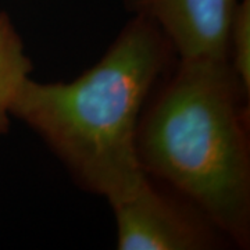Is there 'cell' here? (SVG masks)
Returning <instances> with one entry per match:
<instances>
[{
    "instance_id": "obj_4",
    "label": "cell",
    "mask_w": 250,
    "mask_h": 250,
    "mask_svg": "<svg viewBox=\"0 0 250 250\" xmlns=\"http://www.w3.org/2000/svg\"><path fill=\"white\" fill-rule=\"evenodd\" d=\"M132 16L154 22L178 59L228 60V31L238 0H123Z\"/></svg>"
},
{
    "instance_id": "obj_1",
    "label": "cell",
    "mask_w": 250,
    "mask_h": 250,
    "mask_svg": "<svg viewBox=\"0 0 250 250\" xmlns=\"http://www.w3.org/2000/svg\"><path fill=\"white\" fill-rule=\"evenodd\" d=\"M177 60L154 22L132 16L96 64L68 82L28 78L11 117L34 131L75 185L113 206L141 187L136 135L145 104Z\"/></svg>"
},
{
    "instance_id": "obj_6",
    "label": "cell",
    "mask_w": 250,
    "mask_h": 250,
    "mask_svg": "<svg viewBox=\"0 0 250 250\" xmlns=\"http://www.w3.org/2000/svg\"><path fill=\"white\" fill-rule=\"evenodd\" d=\"M228 62L250 92V0H238L228 31Z\"/></svg>"
},
{
    "instance_id": "obj_3",
    "label": "cell",
    "mask_w": 250,
    "mask_h": 250,
    "mask_svg": "<svg viewBox=\"0 0 250 250\" xmlns=\"http://www.w3.org/2000/svg\"><path fill=\"white\" fill-rule=\"evenodd\" d=\"M110 207L120 250L232 248L225 233L196 203L149 175L131 196Z\"/></svg>"
},
{
    "instance_id": "obj_2",
    "label": "cell",
    "mask_w": 250,
    "mask_h": 250,
    "mask_svg": "<svg viewBox=\"0 0 250 250\" xmlns=\"http://www.w3.org/2000/svg\"><path fill=\"white\" fill-rule=\"evenodd\" d=\"M136 152L146 175L249 249L250 92L227 59L177 57L145 104Z\"/></svg>"
},
{
    "instance_id": "obj_5",
    "label": "cell",
    "mask_w": 250,
    "mask_h": 250,
    "mask_svg": "<svg viewBox=\"0 0 250 250\" xmlns=\"http://www.w3.org/2000/svg\"><path fill=\"white\" fill-rule=\"evenodd\" d=\"M32 70L20 32L9 14L0 11V136L9 132L11 107Z\"/></svg>"
}]
</instances>
